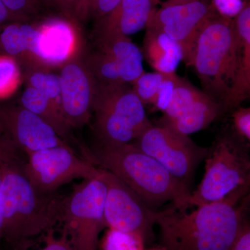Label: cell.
I'll list each match as a JSON object with an SVG mask.
<instances>
[{
  "label": "cell",
  "mask_w": 250,
  "mask_h": 250,
  "mask_svg": "<svg viewBox=\"0 0 250 250\" xmlns=\"http://www.w3.org/2000/svg\"><path fill=\"white\" fill-rule=\"evenodd\" d=\"M16 21L14 16L8 11L6 6L0 1V31L6 24Z\"/></svg>",
  "instance_id": "e575fe53"
},
{
  "label": "cell",
  "mask_w": 250,
  "mask_h": 250,
  "mask_svg": "<svg viewBox=\"0 0 250 250\" xmlns=\"http://www.w3.org/2000/svg\"><path fill=\"white\" fill-rule=\"evenodd\" d=\"M21 105L48 123L65 142L72 140L71 126L67 124L62 110L39 90L27 85L21 95Z\"/></svg>",
  "instance_id": "44dd1931"
},
{
  "label": "cell",
  "mask_w": 250,
  "mask_h": 250,
  "mask_svg": "<svg viewBox=\"0 0 250 250\" xmlns=\"http://www.w3.org/2000/svg\"><path fill=\"white\" fill-rule=\"evenodd\" d=\"M96 86L126 83L122 80L118 65L111 56L98 49L83 61Z\"/></svg>",
  "instance_id": "7402d4cb"
},
{
  "label": "cell",
  "mask_w": 250,
  "mask_h": 250,
  "mask_svg": "<svg viewBox=\"0 0 250 250\" xmlns=\"http://www.w3.org/2000/svg\"><path fill=\"white\" fill-rule=\"evenodd\" d=\"M24 172L41 191L52 192L77 179L97 177L100 167L77 155L69 145L25 153Z\"/></svg>",
  "instance_id": "30bf717a"
},
{
  "label": "cell",
  "mask_w": 250,
  "mask_h": 250,
  "mask_svg": "<svg viewBox=\"0 0 250 250\" xmlns=\"http://www.w3.org/2000/svg\"><path fill=\"white\" fill-rule=\"evenodd\" d=\"M55 5L73 23L88 19L86 0H56Z\"/></svg>",
  "instance_id": "83f0119b"
},
{
  "label": "cell",
  "mask_w": 250,
  "mask_h": 250,
  "mask_svg": "<svg viewBox=\"0 0 250 250\" xmlns=\"http://www.w3.org/2000/svg\"><path fill=\"white\" fill-rule=\"evenodd\" d=\"M167 74L161 72H144L132 83V89L143 104L155 102L161 82Z\"/></svg>",
  "instance_id": "484cf974"
},
{
  "label": "cell",
  "mask_w": 250,
  "mask_h": 250,
  "mask_svg": "<svg viewBox=\"0 0 250 250\" xmlns=\"http://www.w3.org/2000/svg\"><path fill=\"white\" fill-rule=\"evenodd\" d=\"M21 82L18 62L14 57L0 54V100L11 96Z\"/></svg>",
  "instance_id": "d4e9b609"
},
{
  "label": "cell",
  "mask_w": 250,
  "mask_h": 250,
  "mask_svg": "<svg viewBox=\"0 0 250 250\" xmlns=\"http://www.w3.org/2000/svg\"><path fill=\"white\" fill-rule=\"evenodd\" d=\"M121 0H91L88 5V18L96 21L110 14L116 9Z\"/></svg>",
  "instance_id": "1f68e13d"
},
{
  "label": "cell",
  "mask_w": 250,
  "mask_h": 250,
  "mask_svg": "<svg viewBox=\"0 0 250 250\" xmlns=\"http://www.w3.org/2000/svg\"><path fill=\"white\" fill-rule=\"evenodd\" d=\"M4 135L0 132V193H1V184L3 177V143H4ZM2 239V218H1V210H0V241Z\"/></svg>",
  "instance_id": "d590c367"
},
{
  "label": "cell",
  "mask_w": 250,
  "mask_h": 250,
  "mask_svg": "<svg viewBox=\"0 0 250 250\" xmlns=\"http://www.w3.org/2000/svg\"><path fill=\"white\" fill-rule=\"evenodd\" d=\"M46 3L49 4H55L56 0H45Z\"/></svg>",
  "instance_id": "74e56055"
},
{
  "label": "cell",
  "mask_w": 250,
  "mask_h": 250,
  "mask_svg": "<svg viewBox=\"0 0 250 250\" xmlns=\"http://www.w3.org/2000/svg\"><path fill=\"white\" fill-rule=\"evenodd\" d=\"M97 45L98 49L111 56L116 62L125 83L132 84L144 73L142 52L127 36H98Z\"/></svg>",
  "instance_id": "2e32d148"
},
{
  "label": "cell",
  "mask_w": 250,
  "mask_h": 250,
  "mask_svg": "<svg viewBox=\"0 0 250 250\" xmlns=\"http://www.w3.org/2000/svg\"><path fill=\"white\" fill-rule=\"evenodd\" d=\"M0 131L24 153L69 145L42 118L18 106H0Z\"/></svg>",
  "instance_id": "4fadbf2b"
},
{
  "label": "cell",
  "mask_w": 250,
  "mask_h": 250,
  "mask_svg": "<svg viewBox=\"0 0 250 250\" xmlns=\"http://www.w3.org/2000/svg\"><path fill=\"white\" fill-rule=\"evenodd\" d=\"M249 1V0H248ZM248 0H213V5L215 11L223 17L233 19L239 14L244 8Z\"/></svg>",
  "instance_id": "4dcf8cb0"
},
{
  "label": "cell",
  "mask_w": 250,
  "mask_h": 250,
  "mask_svg": "<svg viewBox=\"0 0 250 250\" xmlns=\"http://www.w3.org/2000/svg\"><path fill=\"white\" fill-rule=\"evenodd\" d=\"M18 22H27L46 4L45 0H0Z\"/></svg>",
  "instance_id": "4316f807"
},
{
  "label": "cell",
  "mask_w": 250,
  "mask_h": 250,
  "mask_svg": "<svg viewBox=\"0 0 250 250\" xmlns=\"http://www.w3.org/2000/svg\"><path fill=\"white\" fill-rule=\"evenodd\" d=\"M87 160L116 176L151 209L168 202L180 211L192 207L189 188L133 143L99 144L88 149Z\"/></svg>",
  "instance_id": "3957f363"
},
{
  "label": "cell",
  "mask_w": 250,
  "mask_h": 250,
  "mask_svg": "<svg viewBox=\"0 0 250 250\" xmlns=\"http://www.w3.org/2000/svg\"><path fill=\"white\" fill-rule=\"evenodd\" d=\"M196 1V0H167L166 2L163 3L164 5H174L187 4V3L191 2V1Z\"/></svg>",
  "instance_id": "8d00e7d4"
},
{
  "label": "cell",
  "mask_w": 250,
  "mask_h": 250,
  "mask_svg": "<svg viewBox=\"0 0 250 250\" xmlns=\"http://www.w3.org/2000/svg\"><path fill=\"white\" fill-rule=\"evenodd\" d=\"M223 112L221 104L203 91L178 118L160 123L189 136L208 127Z\"/></svg>",
  "instance_id": "d6986e66"
},
{
  "label": "cell",
  "mask_w": 250,
  "mask_h": 250,
  "mask_svg": "<svg viewBox=\"0 0 250 250\" xmlns=\"http://www.w3.org/2000/svg\"><path fill=\"white\" fill-rule=\"evenodd\" d=\"M25 80L27 85L43 94L62 110L61 85L58 75L42 67H29L26 72Z\"/></svg>",
  "instance_id": "cb8c5ba5"
},
{
  "label": "cell",
  "mask_w": 250,
  "mask_h": 250,
  "mask_svg": "<svg viewBox=\"0 0 250 250\" xmlns=\"http://www.w3.org/2000/svg\"><path fill=\"white\" fill-rule=\"evenodd\" d=\"M152 0H121L110 14L97 21L98 36H129L146 28L154 9Z\"/></svg>",
  "instance_id": "9a60e30c"
},
{
  "label": "cell",
  "mask_w": 250,
  "mask_h": 250,
  "mask_svg": "<svg viewBox=\"0 0 250 250\" xmlns=\"http://www.w3.org/2000/svg\"><path fill=\"white\" fill-rule=\"evenodd\" d=\"M131 143L188 187L208 153V148L199 146L188 135L160 123H152Z\"/></svg>",
  "instance_id": "ba28073f"
},
{
  "label": "cell",
  "mask_w": 250,
  "mask_h": 250,
  "mask_svg": "<svg viewBox=\"0 0 250 250\" xmlns=\"http://www.w3.org/2000/svg\"><path fill=\"white\" fill-rule=\"evenodd\" d=\"M178 77V75L176 73L167 74L164 80L161 82L154 104L158 110L162 111L163 113L165 111L170 102Z\"/></svg>",
  "instance_id": "f1b7e54d"
},
{
  "label": "cell",
  "mask_w": 250,
  "mask_h": 250,
  "mask_svg": "<svg viewBox=\"0 0 250 250\" xmlns=\"http://www.w3.org/2000/svg\"><path fill=\"white\" fill-rule=\"evenodd\" d=\"M101 175L106 184L104 204L106 226L113 231L132 237L144 246L152 238L157 210L149 208L111 172L101 168Z\"/></svg>",
  "instance_id": "9c48e42d"
},
{
  "label": "cell",
  "mask_w": 250,
  "mask_h": 250,
  "mask_svg": "<svg viewBox=\"0 0 250 250\" xmlns=\"http://www.w3.org/2000/svg\"><path fill=\"white\" fill-rule=\"evenodd\" d=\"M243 42V54L234 84L223 104L224 112L234 109L250 94V4L247 1L239 14L233 18Z\"/></svg>",
  "instance_id": "e0dca14e"
},
{
  "label": "cell",
  "mask_w": 250,
  "mask_h": 250,
  "mask_svg": "<svg viewBox=\"0 0 250 250\" xmlns=\"http://www.w3.org/2000/svg\"><path fill=\"white\" fill-rule=\"evenodd\" d=\"M106 184L100 172L75 186L64 197L61 222L63 234L74 250H98L99 236L106 228L104 204Z\"/></svg>",
  "instance_id": "52a82bcc"
},
{
  "label": "cell",
  "mask_w": 250,
  "mask_h": 250,
  "mask_svg": "<svg viewBox=\"0 0 250 250\" xmlns=\"http://www.w3.org/2000/svg\"><path fill=\"white\" fill-rule=\"evenodd\" d=\"M47 233L45 246L41 250H74L65 234H62L61 238H56L52 234V230Z\"/></svg>",
  "instance_id": "836d02e7"
},
{
  "label": "cell",
  "mask_w": 250,
  "mask_h": 250,
  "mask_svg": "<svg viewBox=\"0 0 250 250\" xmlns=\"http://www.w3.org/2000/svg\"><path fill=\"white\" fill-rule=\"evenodd\" d=\"M39 27L27 22L14 21L0 31V54L30 63L39 36Z\"/></svg>",
  "instance_id": "ffe728a7"
},
{
  "label": "cell",
  "mask_w": 250,
  "mask_h": 250,
  "mask_svg": "<svg viewBox=\"0 0 250 250\" xmlns=\"http://www.w3.org/2000/svg\"><path fill=\"white\" fill-rule=\"evenodd\" d=\"M62 116L71 128H81L93 115L96 85L83 61L64 64L59 75Z\"/></svg>",
  "instance_id": "7c38bea8"
},
{
  "label": "cell",
  "mask_w": 250,
  "mask_h": 250,
  "mask_svg": "<svg viewBox=\"0 0 250 250\" xmlns=\"http://www.w3.org/2000/svg\"><path fill=\"white\" fill-rule=\"evenodd\" d=\"M230 250H250V225L248 219L242 225Z\"/></svg>",
  "instance_id": "d6a6232c"
},
{
  "label": "cell",
  "mask_w": 250,
  "mask_h": 250,
  "mask_svg": "<svg viewBox=\"0 0 250 250\" xmlns=\"http://www.w3.org/2000/svg\"><path fill=\"white\" fill-rule=\"evenodd\" d=\"M217 14L208 0H196L187 4L164 5L153 11L146 28L167 34L181 46L183 61L191 65L192 55L200 29L208 18Z\"/></svg>",
  "instance_id": "8fae6325"
},
{
  "label": "cell",
  "mask_w": 250,
  "mask_h": 250,
  "mask_svg": "<svg viewBox=\"0 0 250 250\" xmlns=\"http://www.w3.org/2000/svg\"><path fill=\"white\" fill-rule=\"evenodd\" d=\"M93 114L99 144L106 146L133 142L152 124L128 83L96 86Z\"/></svg>",
  "instance_id": "8992f818"
},
{
  "label": "cell",
  "mask_w": 250,
  "mask_h": 250,
  "mask_svg": "<svg viewBox=\"0 0 250 250\" xmlns=\"http://www.w3.org/2000/svg\"><path fill=\"white\" fill-rule=\"evenodd\" d=\"M143 56L156 70L164 74L175 73L183 61L182 47L165 33L146 28Z\"/></svg>",
  "instance_id": "ac0fdd59"
},
{
  "label": "cell",
  "mask_w": 250,
  "mask_h": 250,
  "mask_svg": "<svg viewBox=\"0 0 250 250\" xmlns=\"http://www.w3.org/2000/svg\"><path fill=\"white\" fill-rule=\"evenodd\" d=\"M39 34L29 67L52 68L62 66L77 58L80 39L74 23L52 18L39 26Z\"/></svg>",
  "instance_id": "5bb4252c"
},
{
  "label": "cell",
  "mask_w": 250,
  "mask_h": 250,
  "mask_svg": "<svg viewBox=\"0 0 250 250\" xmlns=\"http://www.w3.org/2000/svg\"><path fill=\"white\" fill-rule=\"evenodd\" d=\"M250 195L241 201L227 200L196 207L191 212L174 207L156 211L164 250H230L249 206Z\"/></svg>",
  "instance_id": "7a4b0ae2"
},
{
  "label": "cell",
  "mask_w": 250,
  "mask_h": 250,
  "mask_svg": "<svg viewBox=\"0 0 250 250\" xmlns=\"http://www.w3.org/2000/svg\"><path fill=\"white\" fill-rule=\"evenodd\" d=\"M249 146L236 135L218 138L206 156L205 172L191 192V207L227 200H240L249 195Z\"/></svg>",
  "instance_id": "5b68a950"
},
{
  "label": "cell",
  "mask_w": 250,
  "mask_h": 250,
  "mask_svg": "<svg viewBox=\"0 0 250 250\" xmlns=\"http://www.w3.org/2000/svg\"><path fill=\"white\" fill-rule=\"evenodd\" d=\"M202 93L203 90L198 89L188 81L179 76L161 120L170 121L178 118Z\"/></svg>",
  "instance_id": "603a6c76"
},
{
  "label": "cell",
  "mask_w": 250,
  "mask_h": 250,
  "mask_svg": "<svg viewBox=\"0 0 250 250\" xmlns=\"http://www.w3.org/2000/svg\"><path fill=\"white\" fill-rule=\"evenodd\" d=\"M152 1L154 6H156L159 2V0H152Z\"/></svg>",
  "instance_id": "f35d334b"
},
{
  "label": "cell",
  "mask_w": 250,
  "mask_h": 250,
  "mask_svg": "<svg viewBox=\"0 0 250 250\" xmlns=\"http://www.w3.org/2000/svg\"><path fill=\"white\" fill-rule=\"evenodd\" d=\"M22 151L4 136L0 193L2 238L11 249L26 250L31 241L61 222L64 197L38 189L24 172Z\"/></svg>",
  "instance_id": "6da1fadb"
},
{
  "label": "cell",
  "mask_w": 250,
  "mask_h": 250,
  "mask_svg": "<svg viewBox=\"0 0 250 250\" xmlns=\"http://www.w3.org/2000/svg\"><path fill=\"white\" fill-rule=\"evenodd\" d=\"M164 250L163 249H161V250Z\"/></svg>",
  "instance_id": "ab89813d"
},
{
  "label": "cell",
  "mask_w": 250,
  "mask_h": 250,
  "mask_svg": "<svg viewBox=\"0 0 250 250\" xmlns=\"http://www.w3.org/2000/svg\"><path fill=\"white\" fill-rule=\"evenodd\" d=\"M236 135L245 141H250V108L239 107L232 113Z\"/></svg>",
  "instance_id": "f546056e"
},
{
  "label": "cell",
  "mask_w": 250,
  "mask_h": 250,
  "mask_svg": "<svg viewBox=\"0 0 250 250\" xmlns=\"http://www.w3.org/2000/svg\"><path fill=\"white\" fill-rule=\"evenodd\" d=\"M242 54L243 42L233 19L217 13L206 21L197 36L190 66L195 69L203 91L223 108L236 81Z\"/></svg>",
  "instance_id": "277c9868"
}]
</instances>
